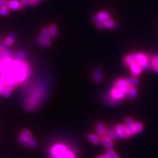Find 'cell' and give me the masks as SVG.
<instances>
[{
    "label": "cell",
    "instance_id": "obj_27",
    "mask_svg": "<svg viewBox=\"0 0 158 158\" xmlns=\"http://www.w3.org/2000/svg\"><path fill=\"white\" fill-rule=\"evenodd\" d=\"M134 123V120L132 118H131V117H127L125 120H124V126H125L126 128L131 127Z\"/></svg>",
    "mask_w": 158,
    "mask_h": 158
},
{
    "label": "cell",
    "instance_id": "obj_6",
    "mask_svg": "<svg viewBox=\"0 0 158 158\" xmlns=\"http://www.w3.org/2000/svg\"><path fill=\"white\" fill-rule=\"evenodd\" d=\"M111 18V15L108 11H101L98 13L97 15L93 17V21L95 23L100 21H105L110 19Z\"/></svg>",
    "mask_w": 158,
    "mask_h": 158
},
{
    "label": "cell",
    "instance_id": "obj_10",
    "mask_svg": "<svg viewBox=\"0 0 158 158\" xmlns=\"http://www.w3.org/2000/svg\"><path fill=\"white\" fill-rule=\"evenodd\" d=\"M105 130H106V133L108 134L107 137L110 140H114L119 138L115 128H111V127H108L105 128Z\"/></svg>",
    "mask_w": 158,
    "mask_h": 158
},
{
    "label": "cell",
    "instance_id": "obj_24",
    "mask_svg": "<svg viewBox=\"0 0 158 158\" xmlns=\"http://www.w3.org/2000/svg\"><path fill=\"white\" fill-rule=\"evenodd\" d=\"M106 155L108 156L109 158H119L117 154L115 153V151H113L111 149H108L106 151Z\"/></svg>",
    "mask_w": 158,
    "mask_h": 158
},
{
    "label": "cell",
    "instance_id": "obj_23",
    "mask_svg": "<svg viewBox=\"0 0 158 158\" xmlns=\"http://www.w3.org/2000/svg\"><path fill=\"white\" fill-rule=\"evenodd\" d=\"M40 1H41V0H21L20 3L21 7H23L26 4H27V3H29L31 5H35Z\"/></svg>",
    "mask_w": 158,
    "mask_h": 158
},
{
    "label": "cell",
    "instance_id": "obj_7",
    "mask_svg": "<svg viewBox=\"0 0 158 158\" xmlns=\"http://www.w3.org/2000/svg\"><path fill=\"white\" fill-rule=\"evenodd\" d=\"M129 67L131 74L134 77H137L141 74L142 69L140 67V65L137 61L134 62Z\"/></svg>",
    "mask_w": 158,
    "mask_h": 158
},
{
    "label": "cell",
    "instance_id": "obj_14",
    "mask_svg": "<svg viewBox=\"0 0 158 158\" xmlns=\"http://www.w3.org/2000/svg\"><path fill=\"white\" fill-rule=\"evenodd\" d=\"M101 142L107 149H112L113 144L111 140H110L108 137H103L101 139Z\"/></svg>",
    "mask_w": 158,
    "mask_h": 158
},
{
    "label": "cell",
    "instance_id": "obj_32",
    "mask_svg": "<svg viewBox=\"0 0 158 158\" xmlns=\"http://www.w3.org/2000/svg\"><path fill=\"white\" fill-rule=\"evenodd\" d=\"M4 86H5L3 85V84L0 83V92H1V91L2 90V89H3V88H4Z\"/></svg>",
    "mask_w": 158,
    "mask_h": 158
},
{
    "label": "cell",
    "instance_id": "obj_15",
    "mask_svg": "<svg viewBox=\"0 0 158 158\" xmlns=\"http://www.w3.org/2000/svg\"><path fill=\"white\" fill-rule=\"evenodd\" d=\"M8 7L12 10H18L21 7V3L18 0H9Z\"/></svg>",
    "mask_w": 158,
    "mask_h": 158
},
{
    "label": "cell",
    "instance_id": "obj_16",
    "mask_svg": "<svg viewBox=\"0 0 158 158\" xmlns=\"http://www.w3.org/2000/svg\"><path fill=\"white\" fill-rule=\"evenodd\" d=\"M87 138L89 141H90L92 143H93L94 144H99L101 142V139L99 138L98 136L95 135L92 133H89L87 135Z\"/></svg>",
    "mask_w": 158,
    "mask_h": 158
},
{
    "label": "cell",
    "instance_id": "obj_19",
    "mask_svg": "<svg viewBox=\"0 0 158 158\" xmlns=\"http://www.w3.org/2000/svg\"><path fill=\"white\" fill-rule=\"evenodd\" d=\"M13 89L9 86H5L4 88L2 89V90L0 92V94H1L3 97H9L11 94V91Z\"/></svg>",
    "mask_w": 158,
    "mask_h": 158
},
{
    "label": "cell",
    "instance_id": "obj_30",
    "mask_svg": "<svg viewBox=\"0 0 158 158\" xmlns=\"http://www.w3.org/2000/svg\"><path fill=\"white\" fill-rule=\"evenodd\" d=\"M9 0H0V7H8Z\"/></svg>",
    "mask_w": 158,
    "mask_h": 158
},
{
    "label": "cell",
    "instance_id": "obj_31",
    "mask_svg": "<svg viewBox=\"0 0 158 158\" xmlns=\"http://www.w3.org/2000/svg\"><path fill=\"white\" fill-rule=\"evenodd\" d=\"M95 158H109V157H108V156L105 154V155H100V156H97Z\"/></svg>",
    "mask_w": 158,
    "mask_h": 158
},
{
    "label": "cell",
    "instance_id": "obj_17",
    "mask_svg": "<svg viewBox=\"0 0 158 158\" xmlns=\"http://www.w3.org/2000/svg\"><path fill=\"white\" fill-rule=\"evenodd\" d=\"M135 61H136V59L134 56L133 53V54H128L125 57H124V63L125 64V65L128 66V67H130V66Z\"/></svg>",
    "mask_w": 158,
    "mask_h": 158
},
{
    "label": "cell",
    "instance_id": "obj_9",
    "mask_svg": "<svg viewBox=\"0 0 158 158\" xmlns=\"http://www.w3.org/2000/svg\"><path fill=\"white\" fill-rule=\"evenodd\" d=\"M114 86L119 89H127V88H129L130 86L128 83L127 79H119L116 80L114 82Z\"/></svg>",
    "mask_w": 158,
    "mask_h": 158
},
{
    "label": "cell",
    "instance_id": "obj_18",
    "mask_svg": "<svg viewBox=\"0 0 158 158\" xmlns=\"http://www.w3.org/2000/svg\"><path fill=\"white\" fill-rule=\"evenodd\" d=\"M15 35L14 33H10V34H9V35L7 36V38L5 39L4 40V43H5V44L7 46H11L14 41H15Z\"/></svg>",
    "mask_w": 158,
    "mask_h": 158
},
{
    "label": "cell",
    "instance_id": "obj_5",
    "mask_svg": "<svg viewBox=\"0 0 158 158\" xmlns=\"http://www.w3.org/2000/svg\"><path fill=\"white\" fill-rule=\"evenodd\" d=\"M115 129L116 131V133L118 135L119 138H127L130 137L129 134L128 133V131L127 128L124 125H123L121 124H117L115 127Z\"/></svg>",
    "mask_w": 158,
    "mask_h": 158
},
{
    "label": "cell",
    "instance_id": "obj_21",
    "mask_svg": "<svg viewBox=\"0 0 158 158\" xmlns=\"http://www.w3.org/2000/svg\"><path fill=\"white\" fill-rule=\"evenodd\" d=\"M48 28H49L50 36H52L53 38L57 37L58 33H57V29L56 26L55 24H51Z\"/></svg>",
    "mask_w": 158,
    "mask_h": 158
},
{
    "label": "cell",
    "instance_id": "obj_25",
    "mask_svg": "<svg viewBox=\"0 0 158 158\" xmlns=\"http://www.w3.org/2000/svg\"><path fill=\"white\" fill-rule=\"evenodd\" d=\"M127 80H128V84H129L130 86L137 85V84H138L139 82V80L137 78V77L130 78V79H127Z\"/></svg>",
    "mask_w": 158,
    "mask_h": 158
},
{
    "label": "cell",
    "instance_id": "obj_20",
    "mask_svg": "<svg viewBox=\"0 0 158 158\" xmlns=\"http://www.w3.org/2000/svg\"><path fill=\"white\" fill-rule=\"evenodd\" d=\"M150 65L151 67L154 69L157 74H158V57H154L151 60V62L149 61V65Z\"/></svg>",
    "mask_w": 158,
    "mask_h": 158
},
{
    "label": "cell",
    "instance_id": "obj_12",
    "mask_svg": "<svg viewBox=\"0 0 158 158\" xmlns=\"http://www.w3.org/2000/svg\"><path fill=\"white\" fill-rule=\"evenodd\" d=\"M102 71L100 67L95 68L94 71V80L95 82H100L102 79Z\"/></svg>",
    "mask_w": 158,
    "mask_h": 158
},
{
    "label": "cell",
    "instance_id": "obj_1",
    "mask_svg": "<svg viewBox=\"0 0 158 158\" xmlns=\"http://www.w3.org/2000/svg\"><path fill=\"white\" fill-rule=\"evenodd\" d=\"M18 140L23 146L28 145L32 148H36L38 146L37 142L32 138L31 132L27 129L23 130L22 133L18 136Z\"/></svg>",
    "mask_w": 158,
    "mask_h": 158
},
{
    "label": "cell",
    "instance_id": "obj_4",
    "mask_svg": "<svg viewBox=\"0 0 158 158\" xmlns=\"http://www.w3.org/2000/svg\"><path fill=\"white\" fill-rule=\"evenodd\" d=\"M143 128H144L143 124L141 123L137 122L134 123L131 127L127 128V129L129 136H133L140 133L143 131Z\"/></svg>",
    "mask_w": 158,
    "mask_h": 158
},
{
    "label": "cell",
    "instance_id": "obj_8",
    "mask_svg": "<svg viewBox=\"0 0 158 158\" xmlns=\"http://www.w3.org/2000/svg\"><path fill=\"white\" fill-rule=\"evenodd\" d=\"M37 42L39 44L48 47L51 45V36H44L42 35L39 36L38 37H37Z\"/></svg>",
    "mask_w": 158,
    "mask_h": 158
},
{
    "label": "cell",
    "instance_id": "obj_22",
    "mask_svg": "<svg viewBox=\"0 0 158 158\" xmlns=\"http://www.w3.org/2000/svg\"><path fill=\"white\" fill-rule=\"evenodd\" d=\"M25 56H26V54H25L24 51H18V52H17L15 53V56L13 57V58L15 60L23 61Z\"/></svg>",
    "mask_w": 158,
    "mask_h": 158
},
{
    "label": "cell",
    "instance_id": "obj_26",
    "mask_svg": "<svg viewBox=\"0 0 158 158\" xmlns=\"http://www.w3.org/2000/svg\"><path fill=\"white\" fill-rule=\"evenodd\" d=\"M9 13L8 7H0V15L7 16Z\"/></svg>",
    "mask_w": 158,
    "mask_h": 158
},
{
    "label": "cell",
    "instance_id": "obj_3",
    "mask_svg": "<svg viewBox=\"0 0 158 158\" xmlns=\"http://www.w3.org/2000/svg\"><path fill=\"white\" fill-rule=\"evenodd\" d=\"M134 56L136 59V61L140 65L142 69H147L149 67V60L148 57L144 54L135 52L133 53Z\"/></svg>",
    "mask_w": 158,
    "mask_h": 158
},
{
    "label": "cell",
    "instance_id": "obj_28",
    "mask_svg": "<svg viewBox=\"0 0 158 158\" xmlns=\"http://www.w3.org/2000/svg\"><path fill=\"white\" fill-rule=\"evenodd\" d=\"M105 24H106V28H115L116 27V24L114 23V21L111 20V19L105 21Z\"/></svg>",
    "mask_w": 158,
    "mask_h": 158
},
{
    "label": "cell",
    "instance_id": "obj_11",
    "mask_svg": "<svg viewBox=\"0 0 158 158\" xmlns=\"http://www.w3.org/2000/svg\"><path fill=\"white\" fill-rule=\"evenodd\" d=\"M137 89L134 86H129L128 89V92H127V96L128 98L131 100H134L137 96Z\"/></svg>",
    "mask_w": 158,
    "mask_h": 158
},
{
    "label": "cell",
    "instance_id": "obj_13",
    "mask_svg": "<svg viewBox=\"0 0 158 158\" xmlns=\"http://www.w3.org/2000/svg\"><path fill=\"white\" fill-rule=\"evenodd\" d=\"M104 124L101 122H99L96 124V131L98 134L101 137H104L105 134H106V130Z\"/></svg>",
    "mask_w": 158,
    "mask_h": 158
},
{
    "label": "cell",
    "instance_id": "obj_2",
    "mask_svg": "<svg viewBox=\"0 0 158 158\" xmlns=\"http://www.w3.org/2000/svg\"><path fill=\"white\" fill-rule=\"evenodd\" d=\"M128 88L127 89H119V88H117L114 86L111 90L109 92V94L111 95L113 98H114L116 100H121L122 99H124L127 95Z\"/></svg>",
    "mask_w": 158,
    "mask_h": 158
},
{
    "label": "cell",
    "instance_id": "obj_29",
    "mask_svg": "<svg viewBox=\"0 0 158 158\" xmlns=\"http://www.w3.org/2000/svg\"><path fill=\"white\" fill-rule=\"evenodd\" d=\"M42 35L44 36H50V31L49 28L47 27H44L42 30Z\"/></svg>",
    "mask_w": 158,
    "mask_h": 158
}]
</instances>
